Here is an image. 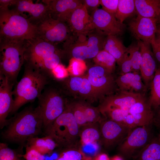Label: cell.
<instances>
[{"label": "cell", "mask_w": 160, "mask_h": 160, "mask_svg": "<svg viewBox=\"0 0 160 160\" xmlns=\"http://www.w3.org/2000/svg\"><path fill=\"white\" fill-rule=\"evenodd\" d=\"M87 68L84 60L71 58L67 69L74 76H79L82 74Z\"/></svg>", "instance_id": "36"}, {"label": "cell", "mask_w": 160, "mask_h": 160, "mask_svg": "<svg viewBox=\"0 0 160 160\" xmlns=\"http://www.w3.org/2000/svg\"><path fill=\"white\" fill-rule=\"evenodd\" d=\"M80 127L65 103L63 112L43 133L53 140L60 149L80 146Z\"/></svg>", "instance_id": "4"}, {"label": "cell", "mask_w": 160, "mask_h": 160, "mask_svg": "<svg viewBox=\"0 0 160 160\" xmlns=\"http://www.w3.org/2000/svg\"><path fill=\"white\" fill-rule=\"evenodd\" d=\"M52 72L54 76L59 80L65 78L68 75L67 69L61 63L55 68L52 71Z\"/></svg>", "instance_id": "41"}, {"label": "cell", "mask_w": 160, "mask_h": 160, "mask_svg": "<svg viewBox=\"0 0 160 160\" xmlns=\"http://www.w3.org/2000/svg\"><path fill=\"white\" fill-rule=\"evenodd\" d=\"M50 84L38 98V105L37 107L42 119L43 131L63 112L66 101L61 94L62 91L53 87Z\"/></svg>", "instance_id": "7"}, {"label": "cell", "mask_w": 160, "mask_h": 160, "mask_svg": "<svg viewBox=\"0 0 160 160\" xmlns=\"http://www.w3.org/2000/svg\"><path fill=\"white\" fill-rule=\"evenodd\" d=\"M79 145L82 146L99 143L100 134L99 122L87 124L80 127Z\"/></svg>", "instance_id": "25"}, {"label": "cell", "mask_w": 160, "mask_h": 160, "mask_svg": "<svg viewBox=\"0 0 160 160\" xmlns=\"http://www.w3.org/2000/svg\"><path fill=\"white\" fill-rule=\"evenodd\" d=\"M82 4L85 7L89 13L98 9L100 5V0H81Z\"/></svg>", "instance_id": "42"}, {"label": "cell", "mask_w": 160, "mask_h": 160, "mask_svg": "<svg viewBox=\"0 0 160 160\" xmlns=\"http://www.w3.org/2000/svg\"><path fill=\"white\" fill-rule=\"evenodd\" d=\"M118 65L120 71V75L132 72V62L127 52L125 54Z\"/></svg>", "instance_id": "38"}, {"label": "cell", "mask_w": 160, "mask_h": 160, "mask_svg": "<svg viewBox=\"0 0 160 160\" xmlns=\"http://www.w3.org/2000/svg\"><path fill=\"white\" fill-rule=\"evenodd\" d=\"M20 146L16 149L9 148L7 144L0 143V160H21L23 155V148Z\"/></svg>", "instance_id": "33"}, {"label": "cell", "mask_w": 160, "mask_h": 160, "mask_svg": "<svg viewBox=\"0 0 160 160\" xmlns=\"http://www.w3.org/2000/svg\"><path fill=\"white\" fill-rule=\"evenodd\" d=\"M37 37L36 25L14 9L0 7V40L30 41Z\"/></svg>", "instance_id": "3"}, {"label": "cell", "mask_w": 160, "mask_h": 160, "mask_svg": "<svg viewBox=\"0 0 160 160\" xmlns=\"http://www.w3.org/2000/svg\"><path fill=\"white\" fill-rule=\"evenodd\" d=\"M136 11L135 0H119L118 7L115 16L121 23Z\"/></svg>", "instance_id": "31"}, {"label": "cell", "mask_w": 160, "mask_h": 160, "mask_svg": "<svg viewBox=\"0 0 160 160\" xmlns=\"http://www.w3.org/2000/svg\"><path fill=\"white\" fill-rule=\"evenodd\" d=\"M94 29L104 36H118L122 34L125 26L120 23L114 15L103 9H97L90 15Z\"/></svg>", "instance_id": "12"}, {"label": "cell", "mask_w": 160, "mask_h": 160, "mask_svg": "<svg viewBox=\"0 0 160 160\" xmlns=\"http://www.w3.org/2000/svg\"><path fill=\"white\" fill-rule=\"evenodd\" d=\"M159 138V139L160 141V134L159 135V137H158Z\"/></svg>", "instance_id": "49"}, {"label": "cell", "mask_w": 160, "mask_h": 160, "mask_svg": "<svg viewBox=\"0 0 160 160\" xmlns=\"http://www.w3.org/2000/svg\"><path fill=\"white\" fill-rule=\"evenodd\" d=\"M25 145L35 149L44 155L51 153L57 148L56 142L48 136H44L42 137H36L31 138L28 140Z\"/></svg>", "instance_id": "28"}, {"label": "cell", "mask_w": 160, "mask_h": 160, "mask_svg": "<svg viewBox=\"0 0 160 160\" xmlns=\"http://www.w3.org/2000/svg\"><path fill=\"white\" fill-rule=\"evenodd\" d=\"M151 125L132 129L128 135L118 146L119 153L124 158H133L145 146L153 137Z\"/></svg>", "instance_id": "9"}, {"label": "cell", "mask_w": 160, "mask_h": 160, "mask_svg": "<svg viewBox=\"0 0 160 160\" xmlns=\"http://www.w3.org/2000/svg\"><path fill=\"white\" fill-rule=\"evenodd\" d=\"M149 85L150 95L148 102L152 108L156 109L160 106V67L157 68Z\"/></svg>", "instance_id": "30"}, {"label": "cell", "mask_w": 160, "mask_h": 160, "mask_svg": "<svg viewBox=\"0 0 160 160\" xmlns=\"http://www.w3.org/2000/svg\"><path fill=\"white\" fill-rule=\"evenodd\" d=\"M103 10L115 15L118 7L119 0H100Z\"/></svg>", "instance_id": "39"}, {"label": "cell", "mask_w": 160, "mask_h": 160, "mask_svg": "<svg viewBox=\"0 0 160 160\" xmlns=\"http://www.w3.org/2000/svg\"><path fill=\"white\" fill-rule=\"evenodd\" d=\"M103 49L106 51L116 59L118 65L128 48L125 47L121 40L117 36L110 35L106 36L103 45Z\"/></svg>", "instance_id": "24"}, {"label": "cell", "mask_w": 160, "mask_h": 160, "mask_svg": "<svg viewBox=\"0 0 160 160\" xmlns=\"http://www.w3.org/2000/svg\"><path fill=\"white\" fill-rule=\"evenodd\" d=\"M138 15L157 19L160 13V0H135Z\"/></svg>", "instance_id": "26"}, {"label": "cell", "mask_w": 160, "mask_h": 160, "mask_svg": "<svg viewBox=\"0 0 160 160\" xmlns=\"http://www.w3.org/2000/svg\"><path fill=\"white\" fill-rule=\"evenodd\" d=\"M49 7V15L52 18L67 23L74 11L82 5L81 0H44Z\"/></svg>", "instance_id": "17"}, {"label": "cell", "mask_w": 160, "mask_h": 160, "mask_svg": "<svg viewBox=\"0 0 160 160\" xmlns=\"http://www.w3.org/2000/svg\"><path fill=\"white\" fill-rule=\"evenodd\" d=\"M129 111L137 126L151 125L154 121L153 113L145 98L135 103Z\"/></svg>", "instance_id": "23"}, {"label": "cell", "mask_w": 160, "mask_h": 160, "mask_svg": "<svg viewBox=\"0 0 160 160\" xmlns=\"http://www.w3.org/2000/svg\"><path fill=\"white\" fill-rule=\"evenodd\" d=\"M61 51L56 45L37 37L28 43L25 52V63L37 65L49 56Z\"/></svg>", "instance_id": "14"}, {"label": "cell", "mask_w": 160, "mask_h": 160, "mask_svg": "<svg viewBox=\"0 0 160 160\" xmlns=\"http://www.w3.org/2000/svg\"><path fill=\"white\" fill-rule=\"evenodd\" d=\"M157 19L139 15L132 19L128 24V28L137 41L150 44L157 33Z\"/></svg>", "instance_id": "13"}, {"label": "cell", "mask_w": 160, "mask_h": 160, "mask_svg": "<svg viewBox=\"0 0 160 160\" xmlns=\"http://www.w3.org/2000/svg\"><path fill=\"white\" fill-rule=\"evenodd\" d=\"M24 64L22 77L15 85L12 91L14 102L11 113H15L22 106L38 98L50 83V79L53 75L52 72L35 65L27 63Z\"/></svg>", "instance_id": "1"}, {"label": "cell", "mask_w": 160, "mask_h": 160, "mask_svg": "<svg viewBox=\"0 0 160 160\" xmlns=\"http://www.w3.org/2000/svg\"><path fill=\"white\" fill-rule=\"evenodd\" d=\"M110 160H124L122 157L119 155H115L111 158Z\"/></svg>", "instance_id": "45"}, {"label": "cell", "mask_w": 160, "mask_h": 160, "mask_svg": "<svg viewBox=\"0 0 160 160\" xmlns=\"http://www.w3.org/2000/svg\"><path fill=\"white\" fill-rule=\"evenodd\" d=\"M17 0H0V7H8L9 6L15 5Z\"/></svg>", "instance_id": "43"}, {"label": "cell", "mask_w": 160, "mask_h": 160, "mask_svg": "<svg viewBox=\"0 0 160 160\" xmlns=\"http://www.w3.org/2000/svg\"><path fill=\"white\" fill-rule=\"evenodd\" d=\"M157 33L160 35V25L159 26H157Z\"/></svg>", "instance_id": "48"}, {"label": "cell", "mask_w": 160, "mask_h": 160, "mask_svg": "<svg viewBox=\"0 0 160 160\" xmlns=\"http://www.w3.org/2000/svg\"><path fill=\"white\" fill-rule=\"evenodd\" d=\"M115 95L105 97L97 107L101 113L108 109L118 108L129 110L135 103L145 98L144 94L119 91Z\"/></svg>", "instance_id": "15"}, {"label": "cell", "mask_w": 160, "mask_h": 160, "mask_svg": "<svg viewBox=\"0 0 160 160\" xmlns=\"http://www.w3.org/2000/svg\"><path fill=\"white\" fill-rule=\"evenodd\" d=\"M105 37L95 30L85 33H72L63 42V52L70 55L71 58L81 60L93 58L103 49Z\"/></svg>", "instance_id": "6"}, {"label": "cell", "mask_w": 160, "mask_h": 160, "mask_svg": "<svg viewBox=\"0 0 160 160\" xmlns=\"http://www.w3.org/2000/svg\"><path fill=\"white\" fill-rule=\"evenodd\" d=\"M63 81L65 88L79 94L85 98L92 101L97 99L92 87L87 77L74 76Z\"/></svg>", "instance_id": "22"}, {"label": "cell", "mask_w": 160, "mask_h": 160, "mask_svg": "<svg viewBox=\"0 0 160 160\" xmlns=\"http://www.w3.org/2000/svg\"><path fill=\"white\" fill-rule=\"evenodd\" d=\"M25 152L23 155L25 160H45L44 155L35 149L25 145Z\"/></svg>", "instance_id": "37"}, {"label": "cell", "mask_w": 160, "mask_h": 160, "mask_svg": "<svg viewBox=\"0 0 160 160\" xmlns=\"http://www.w3.org/2000/svg\"><path fill=\"white\" fill-rule=\"evenodd\" d=\"M142 56L140 72L142 79L147 87L154 76L157 69L155 59L150 48L151 44L137 41Z\"/></svg>", "instance_id": "19"}, {"label": "cell", "mask_w": 160, "mask_h": 160, "mask_svg": "<svg viewBox=\"0 0 160 160\" xmlns=\"http://www.w3.org/2000/svg\"><path fill=\"white\" fill-rule=\"evenodd\" d=\"M96 65L100 66L112 73L116 68V61L111 54L102 49L93 58Z\"/></svg>", "instance_id": "32"}, {"label": "cell", "mask_w": 160, "mask_h": 160, "mask_svg": "<svg viewBox=\"0 0 160 160\" xmlns=\"http://www.w3.org/2000/svg\"><path fill=\"white\" fill-rule=\"evenodd\" d=\"M150 44L154 57L160 64V35L158 33L151 42Z\"/></svg>", "instance_id": "40"}, {"label": "cell", "mask_w": 160, "mask_h": 160, "mask_svg": "<svg viewBox=\"0 0 160 160\" xmlns=\"http://www.w3.org/2000/svg\"><path fill=\"white\" fill-rule=\"evenodd\" d=\"M115 81L120 91H127L144 94L147 87L142 82L139 73L132 71L119 75Z\"/></svg>", "instance_id": "21"}, {"label": "cell", "mask_w": 160, "mask_h": 160, "mask_svg": "<svg viewBox=\"0 0 160 160\" xmlns=\"http://www.w3.org/2000/svg\"><path fill=\"white\" fill-rule=\"evenodd\" d=\"M28 41L0 40V75L15 85L22 66Z\"/></svg>", "instance_id": "5"}, {"label": "cell", "mask_w": 160, "mask_h": 160, "mask_svg": "<svg viewBox=\"0 0 160 160\" xmlns=\"http://www.w3.org/2000/svg\"><path fill=\"white\" fill-rule=\"evenodd\" d=\"M82 104L84 113L87 124L99 122L102 118L98 108L83 102Z\"/></svg>", "instance_id": "35"}, {"label": "cell", "mask_w": 160, "mask_h": 160, "mask_svg": "<svg viewBox=\"0 0 160 160\" xmlns=\"http://www.w3.org/2000/svg\"><path fill=\"white\" fill-rule=\"evenodd\" d=\"M14 84L4 76L0 75V128L9 124L7 117L12 110L14 100L12 89Z\"/></svg>", "instance_id": "16"}, {"label": "cell", "mask_w": 160, "mask_h": 160, "mask_svg": "<svg viewBox=\"0 0 160 160\" xmlns=\"http://www.w3.org/2000/svg\"><path fill=\"white\" fill-rule=\"evenodd\" d=\"M87 78L97 98L112 94L117 87L112 73L97 65L90 68Z\"/></svg>", "instance_id": "11"}, {"label": "cell", "mask_w": 160, "mask_h": 160, "mask_svg": "<svg viewBox=\"0 0 160 160\" xmlns=\"http://www.w3.org/2000/svg\"><path fill=\"white\" fill-rule=\"evenodd\" d=\"M37 37L56 45L64 42L72 33L67 23L48 15L36 25Z\"/></svg>", "instance_id": "8"}, {"label": "cell", "mask_w": 160, "mask_h": 160, "mask_svg": "<svg viewBox=\"0 0 160 160\" xmlns=\"http://www.w3.org/2000/svg\"><path fill=\"white\" fill-rule=\"evenodd\" d=\"M14 9L22 15L27 13L26 17L29 21L36 25L49 14V7L44 3H33L30 0H17Z\"/></svg>", "instance_id": "18"}, {"label": "cell", "mask_w": 160, "mask_h": 160, "mask_svg": "<svg viewBox=\"0 0 160 160\" xmlns=\"http://www.w3.org/2000/svg\"><path fill=\"white\" fill-rule=\"evenodd\" d=\"M108 156L104 153H99L92 160H110Z\"/></svg>", "instance_id": "44"}, {"label": "cell", "mask_w": 160, "mask_h": 160, "mask_svg": "<svg viewBox=\"0 0 160 160\" xmlns=\"http://www.w3.org/2000/svg\"><path fill=\"white\" fill-rule=\"evenodd\" d=\"M100 134L99 144L107 150L117 147L132 129L122 124L104 118L99 122Z\"/></svg>", "instance_id": "10"}, {"label": "cell", "mask_w": 160, "mask_h": 160, "mask_svg": "<svg viewBox=\"0 0 160 160\" xmlns=\"http://www.w3.org/2000/svg\"><path fill=\"white\" fill-rule=\"evenodd\" d=\"M67 23L72 34L85 33L95 30L91 16L83 4L74 11Z\"/></svg>", "instance_id": "20"}, {"label": "cell", "mask_w": 160, "mask_h": 160, "mask_svg": "<svg viewBox=\"0 0 160 160\" xmlns=\"http://www.w3.org/2000/svg\"><path fill=\"white\" fill-rule=\"evenodd\" d=\"M80 146L60 149L58 157L54 160H92Z\"/></svg>", "instance_id": "29"}, {"label": "cell", "mask_w": 160, "mask_h": 160, "mask_svg": "<svg viewBox=\"0 0 160 160\" xmlns=\"http://www.w3.org/2000/svg\"><path fill=\"white\" fill-rule=\"evenodd\" d=\"M159 108L157 113V121L158 122V124L160 126V106Z\"/></svg>", "instance_id": "46"}, {"label": "cell", "mask_w": 160, "mask_h": 160, "mask_svg": "<svg viewBox=\"0 0 160 160\" xmlns=\"http://www.w3.org/2000/svg\"><path fill=\"white\" fill-rule=\"evenodd\" d=\"M127 48V52L132 62V71L140 72L142 56L138 45L137 43L131 44Z\"/></svg>", "instance_id": "34"}, {"label": "cell", "mask_w": 160, "mask_h": 160, "mask_svg": "<svg viewBox=\"0 0 160 160\" xmlns=\"http://www.w3.org/2000/svg\"><path fill=\"white\" fill-rule=\"evenodd\" d=\"M21 160H25L23 158Z\"/></svg>", "instance_id": "50"}, {"label": "cell", "mask_w": 160, "mask_h": 160, "mask_svg": "<svg viewBox=\"0 0 160 160\" xmlns=\"http://www.w3.org/2000/svg\"><path fill=\"white\" fill-rule=\"evenodd\" d=\"M132 158L133 160H160V141L158 137L153 138Z\"/></svg>", "instance_id": "27"}, {"label": "cell", "mask_w": 160, "mask_h": 160, "mask_svg": "<svg viewBox=\"0 0 160 160\" xmlns=\"http://www.w3.org/2000/svg\"><path fill=\"white\" fill-rule=\"evenodd\" d=\"M156 19L157 23L159 24V25H160V13Z\"/></svg>", "instance_id": "47"}, {"label": "cell", "mask_w": 160, "mask_h": 160, "mask_svg": "<svg viewBox=\"0 0 160 160\" xmlns=\"http://www.w3.org/2000/svg\"><path fill=\"white\" fill-rule=\"evenodd\" d=\"M7 126L2 132L3 138L23 147L28 140L43 132V121L37 107H27L15 114Z\"/></svg>", "instance_id": "2"}]
</instances>
